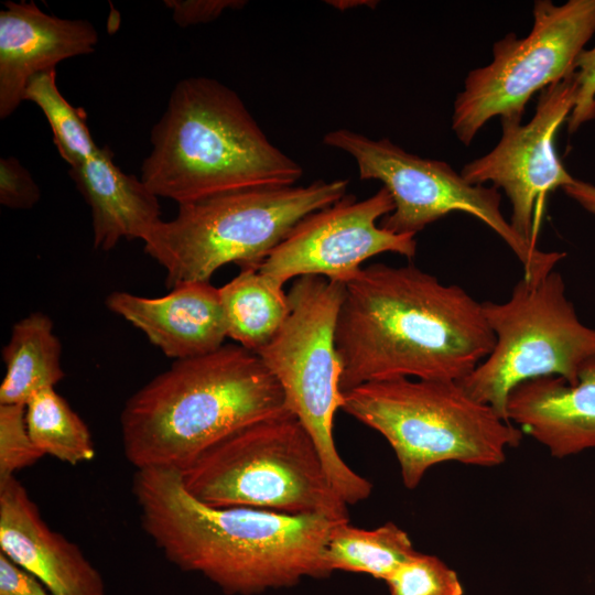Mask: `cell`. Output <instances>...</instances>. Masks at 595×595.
I'll list each match as a JSON object with an SVG mask.
<instances>
[{"label":"cell","instance_id":"1","mask_svg":"<svg viewBox=\"0 0 595 595\" xmlns=\"http://www.w3.org/2000/svg\"><path fill=\"white\" fill-rule=\"evenodd\" d=\"M482 303L414 264L374 263L345 283L335 345L344 393L393 378L459 381L493 350Z\"/></svg>","mask_w":595,"mask_h":595},{"label":"cell","instance_id":"2","mask_svg":"<svg viewBox=\"0 0 595 595\" xmlns=\"http://www.w3.org/2000/svg\"><path fill=\"white\" fill-rule=\"evenodd\" d=\"M132 494L142 529L164 556L228 595H256L328 576L323 552L335 522L247 507H210L180 470L137 469Z\"/></svg>","mask_w":595,"mask_h":595},{"label":"cell","instance_id":"3","mask_svg":"<svg viewBox=\"0 0 595 595\" xmlns=\"http://www.w3.org/2000/svg\"><path fill=\"white\" fill-rule=\"evenodd\" d=\"M262 359L238 344L171 367L134 392L120 414L126 458L137 469L182 470L230 433L286 411Z\"/></svg>","mask_w":595,"mask_h":595},{"label":"cell","instance_id":"4","mask_svg":"<svg viewBox=\"0 0 595 595\" xmlns=\"http://www.w3.org/2000/svg\"><path fill=\"white\" fill-rule=\"evenodd\" d=\"M141 181L185 204L250 187L291 186L301 165L270 142L236 91L220 82H178L151 131Z\"/></svg>","mask_w":595,"mask_h":595},{"label":"cell","instance_id":"5","mask_svg":"<svg viewBox=\"0 0 595 595\" xmlns=\"http://www.w3.org/2000/svg\"><path fill=\"white\" fill-rule=\"evenodd\" d=\"M342 409L387 440L409 489L440 463L498 466L522 440L521 429L472 398L458 381H371L344 392Z\"/></svg>","mask_w":595,"mask_h":595},{"label":"cell","instance_id":"6","mask_svg":"<svg viewBox=\"0 0 595 595\" xmlns=\"http://www.w3.org/2000/svg\"><path fill=\"white\" fill-rule=\"evenodd\" d=\"M348 180H317L304 186L230 191L180 204L143 239L144 251L166 272V285L209 281L223 266L258 269L309 214L346 195Z\"/></svg>","mask_w":595,"mask_h":595},{"label":"cell","instance_id":"7","mask_svg":"<svg viewBox=\"0 0 595 595\" xmlns=\"http://www.w3.org/2000/svg\"><path fill=\"white\" fill-rule=\"evenodd\" d=\"M180 473L186 490L210 507L349 520L316 444L289 410L230 433Z\"/></svg>","mask_w":595,"mask_h":595},{"label":"cell","instance_id":"8","mask_svg":"<svg viewBox=\"0 0 595 595\" xmlns=\"http://www.w3.org/2000/svg\"><path fill=\"white\" fill-rule=\"evenodd\" d=\"M345 283L317 275L296 278L289 292V315L257 355L280 383L286 409L312 436L329 480L347 505L367 499L371 483L337 452L334 418L343 404L335 331Z\"/></svg>","mask_w":595,"mask_h":595},{"label":"cell","instance_id":"9","mask_svg":"<svg viewBox=\"0 0 595 595\" xmlns=\"http://www.w3.org/2000/svg\"><path fill=\"white\" fill-rule=\"evenodd\" d=\"M482 305L496 342L458 383L505 420L507 398L516 386L545 376L576 385L582 367L595 358V329L578 320L555 269L538 278L522 277L506 302Z\"/></svg>","mask_w":595,"mask_h":595},{"label":"cell","instance_id":"10","mask_svg":"<svg viewBox=\"0 0 595 595\" xmlns=\"http://www.w3.org/2000/svg\"><path fill=\"white\" fill-rule=\"evenodd\" d=\"M324 144L349 154L361 181L377 180L388 190L393 210L380 226L398 235H412L452 212L467 213L486 224L521 262L524 278L549 273L564 252L542 251L522 240L500 210L496 187L469 184L444 161L409 153L388 138L372 140L349 129L323 137Z\"/></svg>","mask_w":595,"mask_h":595},{"label":"cell","instance_id":"11","mask_svg":"<svg viewBox=\"0 0 595 595\" xmlns=\"http://www.w3.org/2000/svg\"><path fill=\"white\" fill-rule=\"evenodd\" d=\"M529 34L508 33L493 46V60L470 71L457 94L452 130L465 145L493 117L519 118L531 97L575 72L595 33V0L555 4L538 0Z\"/></svg>","mask_w":595,"mask_h":595},{"label":"cell","instance_id":"12","mask_svg":"<svg viewBox=\"0 0 595 595\" xmlns=\"http://www.w3.org/2000/svg\"><path fill=\"white\" fill-rule=\"evenodd\" d=\"M393 210L386 187L365 199L346 194L334 204L301 219L259 266L279 285L303 275L347 283L367 259L383 252L413 258L416 240L398 235L378 220Z\"/></svg>","mask_w":595,"mask_h":595},{"label":"cell","instance_id":"13","mask_svg":"<svg viewBox=\"0 0 595 595\" xmlns=\"http://www.w3.org/2000/svg\"><path fill=\"white\" fill-rule=\"evenodd\" d=\"M574 73L540 91L530 121L500 119L501 137L487 154L465 164L462 176L473 185L491 182L501 188L511 204L510 225L532 247L536 216L549 193L570 185L574 177L563 166L555 137L575 102Z\"/></svg>","mask_w":595,"mask_h":595},{"label":"cell","instance_id":"14","mask_svg":"<svg viewBox=\"0 0 595 595\" xmlns=\"http://www.w3.org/2000/svg\"><path fill=\"white\" fill-rule=\"evenodd\" d=\"M97 42L89 21L47 14L33 1H7L0 11V118L24 101L33 77L64 60L91 53Z\"/></svg>","mask_w":595,"mask_h":595},{"label":"cell","instance_id":"15","mask_svg":"<svg viewBox=\"0 0 595 595\" xmlns=\"http://www.w3.org/2000/svg\"><path fill=\"white\" fill-rule=\"evenodd\" d=\"M0 549L52 595H106L100 573L75 543L45 523L14 476L0 480Z\"/></svg>","mask_w":595,"mask_h":595},{"label":"cell","instance_id":"16","mask_svg":"<svg viewBox=\"0 0 595 595\" xmlns=\"http://www.w3.org/2000/svg\"><path fill=\"white\" fill-rule=\"evenodd\" d=\"M105 303L174 360L212 353L228 337L219 288L209 281L180 283L159 298L115 291Z\"/></svg>","mask_w":595,"mask_h":595},{"label":"cell","instance_id":"17","mask_svg":"<svg viewBox=\"0 0 595 595\" xmlns=\"http://www.w3.org/2000/svg\"><path fill=\"white\" fill-rule=\"evenodd\" d=\"M506 415L553 457L595 448V358L582 367L576 385L560 376L519 383L508 394Z\"/></svg>","mask_w":595,"mask_h":595},{"label":"cell","instance_id":"18","mask_svg":"<svg viewBox=\"0 0 595 595\" xmlns=\"http://www.w3.org/2000/svg\"><path fill=\"white\" fill-rule=\"evenodd\" d=\"M108 147L71 167L69 174L91 212L93 245L109 251L122 239H143L161 220L159 196L113 162Z\"/></svg>","mask_w":595,"mask_h":595},{"label":"cell","instance_id":"19","mask_svg":"<svg viewBox=\"0 0 595 595\" xmlns=\"http://www.w3.org/2000/svg\"><path fill=\"white\" fill-rule=\"evenodd\" d=\"M62 345L53 321L34 312L18 321L2 348L6 375L0 386V404H23L40 390L54 388L64 377Z\"/></svg>","mask_w":595,"mask_h":595},{"label":"cell","instance_id":"20","mask_svg":"<svg viewBox=\"0 0 595 595\" xmlns=\"http://www.w3.org/2000/svg\"><path fill=\"white\" fill-rule=\"evenodd\" d=\"M219 295L228 337L256 354L272 339L289 315L288 293L258 269H241L219 288Z\"/></svg>","mask_w":595,"mask_h":595},{"label":"cell","instance_id":"21","mask_svg":"<svg viewBox=\"0 0 595 595\" xmlns=\"http://www.w3.org/2000/svg\"><path fill=\"white\" fill-rule=\"evenodd\" d=\"M415 552L409 534L393 522L361 529L346 520L332 527L323 558L329 573H360L386 582Z\"/></svg>","mask_w":595,"mask_h":595},{"label":"cell","instance_id":"22","mask_svg":"<svg viewBox=\"0 0 595 595\" xmlns=\"http://www.w3.org/2000/svg\"><path fill=\"white\" fill-rule=\"evenodd\" d=\"M25 422L33 444L44 455L71 465L95 457L87 425L54 388L40 390L29 399Z\"/></svg>","mask_w":595,"mask_h":595},{"label":"cell","instance_id":"23","mask_svg":"<svg viewBox=\"0 0 595 595\" xmlns=\"http://www.w3.org/2000/svg\"><path fill=\"white\" fill-rule=\"evenodd\" d=\"M23 100L34 102L43 111L55 147L71 167L99 149L88 130L85 111L73 107L60 93L55 69L33 77L25 88Z\"/></svg>","mask_w":595,"mask_h":595},{"label":"cell","instance_id":"24","mask_svg":"<svg viewBox=\"0 0 595 595\" xmlns=\"http://www.w3.org/2000/svg\"><path fill=\"white\" fill-rule=\"evenodd\" d=\"M390 595H463L456 571L440 558L415 552L387 580Z\"/></svg>","mask_w":595,"mask_h":595},{"label":"cell","instance_id":"25","mask_svg":"<svg viewBox=\"0 0 595 595\" xmlns=\"http://www.w3.org/2000/svg\"><path fill=\"white\" fill-rule=\"evenodd\" d=\"M43 456L30 437L25 405L0 404V480L32 466Z\"/></svg>","mask_w":595,"mask_h":595},{"label":"cell","instance_id":"26","mask_svg":"<svg viewBox=\"0 0 595 595\" xmlns=\"http://www.w3.org/2000/svg\"><path fill=\"white\" fill-rule=\"evenodd\" d=\"M41 198L31 173L14 156L0 159V203L10 209H30Z\"/></svg>","mask_w":595,"mask_h":595},{"label":"cell","instance_id":"27","mask_svg":"<svg viewBox=\"0 0 595 595\" xmlns=\"http://www.w3.org/2000/svg\"><path fill=\"white\" fill-rule=\"evenodd\" d=\"M574 79L576 97L567 118L570 132L576 131L583 123L595 119V45L583 50L576 58Z\"/></svg>","mask_w":595,"mask_h":595},{"label":"cell","instance_id":"28","mask_svg":"<svg viewBox=\"0 0 595 595\" xmlns=\"http://www.w3.org/2000/svg\"><path fill=\"white\" fill-rule=\"evenodd\" d=\"M242 0H165L164 6L172 12L174 22L182 28L208 23L227 9H241Z\"/></svg>","mask_w":595,"mask_h":595},{"label":"cell","instance_id":"29","mask_svg":"<svg viewBox=\"0 0 595 595\" xmlns=\"http://www.w3.org/2000/svg\"><path fill=\"white\" fill-rule=\"evenodd\" d=\"M0 595H52L31 573L0 554Z\"/></svg>","mask_w":595,"mask_h":595},{"label":"cell","instance_id":"30","mask_svg":"<svg viewBox=\"0 0 595 595\" xmlns=\"http://www.w3.org/2000/svg\"><path fill=\"white\" fill-rule=\"evenodd\" d=\"M564 192L587 212L595 214V185L574 178Z\"/></svg>","mask_w":595,"mask_h":595},{"label":"cell","instance_id":"31","mask_svg":"<svg viewBox=\"0 0 595 595\" xmlns=\"http://www.w3.org/2000/svg\"><path fill=\"white\" fill-rule=\"evenodd\" d=\"M325 2L340 11H346L359 7L375 8L378 3L377 1L369 0H332Z\"/></svg>","mask_w":595,"mask_h":595}]
</instances>
